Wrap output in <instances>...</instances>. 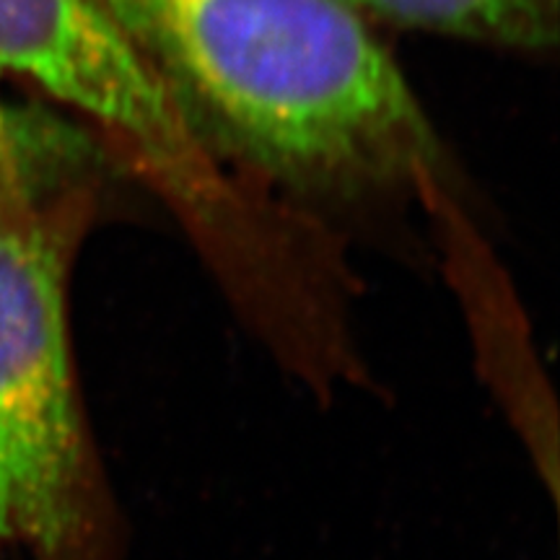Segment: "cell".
Segmentation results:
<instances>
[{
    "label": "cell",
    "mask_w": 560,
    "mask_h": 560,
    "mask_svg": "<svg viewBox=\"0 0 560 560\" xmlns=\"http://www.w3.org/2000/svg\"><path fill=\"white\" fill-rule=\"evenodd\" d=\"M5 132H9V125H5V122H3V115H0V138H3V136H5Z\"/></svg>",
    "instance_id": "5b68a950"
},
{
    "label": "cell",
    "mask_w": 560,
    "mask_h": 560,
    "mask_svg": "<svg viewBox=\"0 0 560 560\" xmlns=\"http://www.w3.org/2000/svg\"><path fill=\"white\" fill-rule=\"evenodd\" d=\"M353 11L452 37L542 50L558 39V0H346Z\"/></svg>",
    "instance_id": "277c9868"
},
{
    "label": "cell",
    "mask_w": 560,
    "mask_h": 560,
    "mask_svg": "<svg viewBox=\"0 0 560 560\" xmlns=\"http://www.w3.org/2000/svg\"><path fill=\"white\" fill-rule=\"evenodd\" d=\"M187 122L293 179L395 177L436 140L346 0H102Z\"/></svg>",
    "instance_id": "6da1fadb"
},
{
    "label": "cell",
    "mask_w": 560,
    "mask_h": 560,
    "mask_svg": "<svg viewBox=\"0 0 560 560\" xmlns=\"http://www.w3.org/2000/svg\"><path fill=\"white\" fill-rule=\"evenodd\" d=\"M66 236L0 138V548L73 560L83 433L66 332Z\"/></svg>",
    "instance_id": "7a4b0ae2"
},
{
    "label": "cell",
    "mask_w": 560,
    "mask_h": 560,
    "mask_svg": "<svg viewBox=\"0 0 560 560\" xmlns=\"http://www.w3.org/2000/svg\"><path fill=\"white\" fill-rule=\"evenodd\" d=\"M70 104L195 198L208 161L195 128L102 0H0V81Z\"/></svg>",
    "instance_id": "3957f363"
}]
</instances>
